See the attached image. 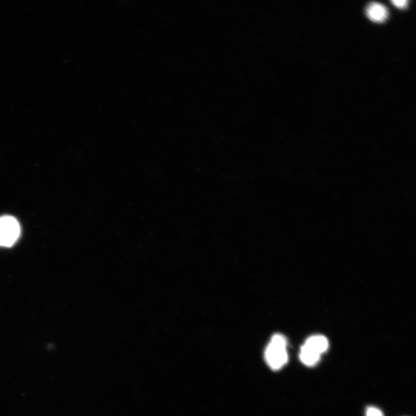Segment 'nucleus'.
Instances as JSON below:
<instances>
[{
	"label": "nucleus",
	"mask_w": 416,
	"mask_h": 416,
	"mask_svg": "<svg viewBox=\"0 0 416 416\" xmlns=\"http://www.w3.org/2000/svg\"><path fill=\"white\" fill-rule=\"evenodd\" d=\"M20 229L19 223L11 216L0 217V246L9 247L19 238Z\"/></svg>",
	"instance_id": "f03ea898"
},
{
	"label": "nucleus",
	"mask_w": 416,
	"mask_h": 416,
	"mask_svg": "<svg viewBox=\"0 0 416 416\" xmlns=\"http://www.w3.org/2000/svg\"><path fill=\"white\" fill-rule=\"evenodd\" d=\"M303 346L321 356L327 350L329 343L328 339L325 336L314 335L308 338Z\"/></svg>",
	"instance_id": "20e7f679"
},
{
	"label": "nucleus",
	"mask_w": 416,
	"mask_h": 416,
	"mask_svg": "<svg viewBox=\"0 0 416 416\" xmlns=\"http://www.w3.org/2000/svg\"><path fill=\"white\" fill-rule=\"evenodd\" d=\"M285 337L281 334L272 336L265 351V359L272 370L278 371L288 363L289 356Z\"/></svg>",
	"instance_id": "f257e3e1"
},
{
	"label": "nucleus",
	"mask_w": 416,
	"mask_h": 416,
	"mask_svg": "<svg viewBox=\"0 0 416 416\" xmlns=\"http://www.w3.org/2000/svg\"><path fill=\"white\" fill-rule=\"evenodd\" d=\"M366 416H384V415L379 409L371 407L367 409Z\"/></svg>",
	"instance_id": "423d86ee"
},
{
	"label": "nucleus",
	"mask_w": 416,
	"mask_h": 416,
	"mask_svg": "<svg viewBox=\"0 0 416 416\" xmlns=\"http://www.w3.org/2000/svg\"><path fill=\"white\" fill-rule=\"evenodd\" d=\"M393 3V5H395L397 8L400 9H404L406 8L408 5V1L407 0H401V1H391Z\"/></svg>",
	"instance_id": "0eeeda50"
},
{
	"label": "nucleus",
	"mask_w": 416,
	"mask_h": 416,
	"mask_svg": "<svg viewBox=\"0 0 416 416\" xmlns=\"http://www.w3.org/2000/svg\"><path fill=\"white\" fill-rule=\"evenodd\" d=\"M300 358V360L304 365L308 367H312L318 363L320 360L321 356L303 346L301 348Z\"/></svg>",
	"instance_id": "39448f33"
},
{
	"label": "nucleus",
	"mask_w": 416,
	"mask_h": 416,
	"mask_svg": "<svg viewBox=\"0 0 416 416\" xmlns=\"http://www.w3.org/2000/svg\"><path fill=\"white\" fill-rule=\"evenodd\" d=\"M366 13L369 19L376 23H383L389 16L388 10L381 3L372 2L366 8Z\"/></svg>",
	"instance_id": "7ed1b4c3"
}]
</instances>
